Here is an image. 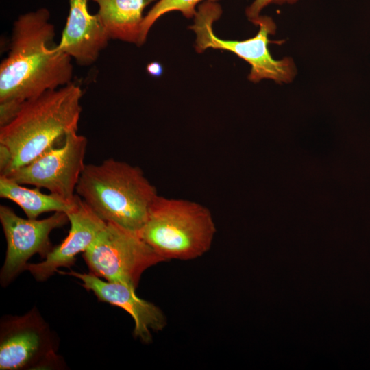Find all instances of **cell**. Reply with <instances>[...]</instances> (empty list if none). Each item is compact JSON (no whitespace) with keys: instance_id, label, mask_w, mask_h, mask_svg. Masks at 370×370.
Returning a JSON list of instances; mask_svg holds the SVG:
<instances>
[{"instance_id":"5b68a950","label":"cell","mask_w":370,"mask_h":370,"mask_svg":"<svg viewBox=\"0 0 370 370\" xmlns=\"http://www.w3.org/2000/svg\"><path fill=\"white\" fill-rule=\"evenodd\" d=\"M221 6L214 1H206L199 5L195 15L194 23L189 27L196 35L195 48L201 53L208 48L227 50L235 53L251 65L249 79L257 82L270 79L278 83L289 82L296 70L291 58L275 60L271 55L269 36L275 32V24L271 17L259 16L252 22L259 26L258 34L244 40H227L217 37L212 24L221 15Z\"/></svg>"},{"instance_id":"30bf717a","label":"cell","mask_w":370,"mask_h":370,"mask_svg":"<svg viewBox=\"0 0 370 370\" xmlns=\"http://www.w3.org/2000/svg\"><path fill=\"white\" fill-rule=\"evenodd\" d=\"M66 214L71 224L67 236L42 262L27 263L25 267L36 281H46L60 267L74 265L76 256L87 250L106 225L78 195L74 207Z\"/></svg>"},{"instance_id":"7a4b0ae2","label":"cell","mask_w":370,"mask_h":370,"mask_svg":"<svg viewBox=\"0 0 370 370\" xmlns=\"http://www.w3.org/2000/svg\"><path fill=\"white\" fill-rule=\"evenodd\" d=\"M82 94L71 82L25 101L15 117L0 127V174L29 164L77 132Z\"/></svg>"},{"instance_id":"277c9868","label":"cell","mask_w":370,"mask_h":370,"mask_svg":"<svg viewBox=\"0 0 370 370\" xmlns=\"http://www.w3.org/2000/svg\"><path fill=\"white\" fill-rule=\"evenodd\" d=\"M165 261L197 258L210 248L216 227L210 210L195 201L158 195L138 231Z\"/></svg>"},{"instance_id":"ba28073f","label":"cell","mask_w":370,"mask_h":370,"mask_svg":"<svg viewBox=\"0 0 370 370\" xmlns=\"http://www.w3.org/2000/svg\"><path fill=\"white\" fill-rule=\"evenodd\" d=\"M87 143L85 136L72 132L66 135L60 146L50 148L29 164L4 175L22 185L46 188L49 193L73 202L86 166Z\"/></svg>"},{"instance_id":"52a82bcc","label":"cell","mask_w":370,"mask_h":370,"mask_svg":"<svg viewBox=\"0 0 370 370\" xmlns=\"http://www.w3.org/2000/svg\"><path fill=\"white\" fill-rule=\"evenodd\" d=\"M58 340L36 308L0 324V369H62Z\"/></svg>"},{"instance_id":"3957f363","label":"cell","mask_w":370,"mask_h":370,"mask_svg":"<svg viewBox=\"0 0 370 370\" xmlns=\"http://www.w3.org/2000/svg\"><path fill=\"white\" fill-rule=\"evenodd\" d=\"M75 192L106 222L136 232L158 196L140 167L112 158L86 164Z\"/></svg>"},{"instance_id":"5bb4252c","label":"cell","mask_w":370,"mask_h":370,"mask_svg":"<svg viewBox=\"0 0 370 370\" xmlns=\"http://www.w3.org/2000/svg\"><path fill=\"white\" fill-rule=\"evenodd\" d=\"M77 195L73 202L66 201L53 194H45L39 188H28L12 178L0 175V197L18 205L29 219H37L49 212H64L66 214L75 206Z\"/></svg>"},{"instance_id":"e0dca14e","label":"cell","mask_w":370,"mask_h":370,"mask_svg":"<svg viewBox=\"0 0 370 370\" xmlns=\"http://www.w3.org/2000/svg\"><path fill=\"white\" fill-rule=\"evenodd\" d=\"M147 72L153 76H159L162 73V67L158 62H151L147 66Z\"/></svg>"},{"instance_id":"7c38bea8","label":"cell","mask_w":370,"mask_h":370,"mask_svg":"<svg viewBox=\"0 0 370 370\" xmlns=\"http://www.w3.org/2000/svg\"><path fill=\"white\" fill-rule=\"evenodd\" d=\"M88 1L69 0V15L57 45L81 66L94 64L110 40L97 14L89 12Z\"/></svg>"},{"instance_id":"9c48e42d","label":"cell","mask_w":370,"mask_h":370,"mask_svg":"<svg viewBox=\"0 0 370 370\" xmlns=\"http://www.w3.org/2000/svg\"><path fill=\"white\" fill-rule=\"evenodd\" d=\"M0 221L7 243L6 255L0 272L2 286L9 285L25 270L28 260L34 254L45 258L53 248L49 234L69 221L64 212H56L43 219H24L10 207L0 206Z\"/></svg>"},{"instance_id":"9a60e30c","label":"cell","mask_w":370,"mask_h":370,"mask_svg":"<svg viewBox=\"0 0 370 370\" xmlns=\"http://www.w3.org/2000/svg\"><path fill=\"white\" fill-rule=\"evenodd\" d=\"M203 1L204 0H158L143 18L138 46H141L146 41L149 29L160 16L171 11H180L184 16L190 18L197 13V5ZM206 1L216 2L219 0Z\"/></svg>"},{"instance_id":"6da1fadb","label":"cell","mask_w":370,"mask_h":370,"mask_svg":"<svg viewBox=\"0 0 370 370\" xmlns=\"http://www.w3.org/2000/svg\"><path fill=\"white\" fill-rule=\"evenodd\" d=\"M47 8L21 14L13 24L8 56L0 64V102L24 103L72 82V58L57 49Z\"/></svg>"},{"instance_id":"2e32d148","label":"cell","mask_w":370,"mask_h":370,"mask_svg":"<svg viewBox=\"0 0 370 370\" xmlns=\"http://www.w3.org/2000/svg\"><path fill=\"white\" fill-rule=\"evenodd\" d=\"M297 0H254V1L246 9V15L252 22L260 16V12L266 6L271 3H294Z\"/></svg>"},{"instance_id":"4fadbf2b","label":"cell","mask_w":370,"mask_h":370,"mask_svg":"<svg viewBox=\"0 0 370 370\" xmlns=\"http://www.w3.org/2000/svg\"><path fill=\"white\" fill-rule=\"evenodd\" d=\"M110 39L138 45L144 9L156 0H92Z\"/></svg>"},{"instance_id":"8992f818","label":"cell","mask_w":370,"mask_h":370,"mask_svg":"<svg viewBox=\"0 0 370 370\" xmlns=\"http://www.w3.org/2000/svg\"><path fill=\"white\" fill-rule=\"evenodd\" d=\"M82 257L89 273L135 290L145 270L165 262L138 232L111 222H106Z\"/></svg>"},{"instance_id":"8fae6325","label":"cell","mask_w":370,"mask_h":370,"mask_svg":"<svg viewBox=\"0 0 370 370\" xmlns=\"http://www.w3.org/2000/svg\"><path fill=\"white\" fill-rule=\"evenodd\" d=\"M57 272L80 280L81 285L87 291H92L99 301L108 303L126 311L134 321V336L145 343L151 342V331L162 330L166 325V318L162 310L153 303L138 297L134 288L123 284L101 280L91 273L73 270H58Z\"/></svg>"}]
</instances>
